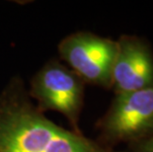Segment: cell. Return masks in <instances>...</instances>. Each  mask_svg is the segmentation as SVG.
Here are the masks:
<instances>
[{
  "mask_svg": "<svg viewBox=\"0 0 153 152\" xmlns=\"http://www.w3.org/2000/svg\"><path fill=\"white\" fill-rule=\"evenodd\" d=\"M0 152H126L56 125L39 111L20 75L0 91Z\"/></svg>",
  "mask_w": 153,
  "mask_h": 152,
  "instance_id": "1",
  "label": "cell"
},
{
  "mask_svg": "<svg viewBox=\"0 0 153 152\" xmlns=\"http://www.w3.org/2000/svg\"><path fill=\"white\" fill-rule=\"evenodd\" d=\"M95 128L96 140L110 148L153 136V86L115 95Z\"/></svg>",
  "mask_w": 153,
  "mask_h": 152,
  "instance_id": "2",
  "label": "cell"
},
{
  "mask_svg": "<svg viewBox=\"0 0 153 152\" xmlns=\"http://www.w3.org/2000/svg\"><path fill=\"white\" fill-rule=\"evenodd\" d=\"M85 85L79 76L57 59H51L32 77L28 94L39 111L57 112L65 117L71 130L82 132L80 118Z\"/></svg>",
  "mask_w": 153,
  "mask_h": 152,
  "instance_id": "3",
  "label": "cell"
},
{
  "mask_svg": "<svg viewBox=\"0 0 153 152\" xmlns=\"http://www.w3.org/2000/svg\"><path fill=\"white\" fill-rule=\"evenodd\" d=\"M58 56L87 85L112 89L117 41L89 31L65 36L57 46Z\"/></svg>",
  "mask_w": 153,
  "mask_h": 152,
  "instance_id": "4",
  "label": "cell"
},
{
  "mask_svg": "<svg viewBox=\"0 0 153 152\" xmlns=\"http://www.w3.org/2000/svg\"><path fill=\"white\" fill-rule=\"evenodd\" d=\"M112 72L115 95L153 86V47L145 37L120 35Z\"/></svg>",
  "mask_w": 153,
  "mask_h": 152,
  "instance_id": "5",
  "label": "cell"
},
{
  "mask_svg": "<svg viewBox=\"0 0 153 152\" xmlns=\"http://www.w3.org/2000/svg\"><path fill=\"white\" fill-rule=\"evenodd\" d=\"M126 152H153V136L128 145Z\"/></svg>",
  "mask_w": 153,
  "mask_h": 152,
  "instance_id": "6",
  "label": "cell"
}]
</instances>
